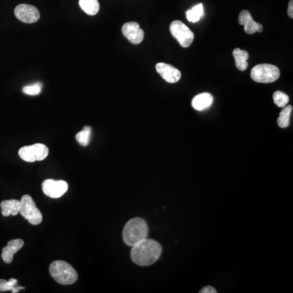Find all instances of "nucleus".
Masks as SVG:
<instances>
[{
	"label": "nucleus",
	"mask_w": 293,
	"mask_h": 293,
	"mask_svg": "<svg viewBox=\"0 0 293 293\" xmlns=\"http://www.w3.org/2000/svg\"><path fill=\"white\" fill-rule=\"evenodd\" d=\"M49 272L59 284L70 285L79 279L76 270L70 264L64 261H55L50 265Z\"/></svg>",
	"instance_id": "obj_3"
},
{
	"label": "nucleus",
	"mask_w": 293,
	"mask_h": 293,
	"mask_svg": "<svg viewBox=\"0 0 293 293\" xmlns=\"http://www.w3.org/2000/svg\"><path fill=\"white\" fill-rule=\"evenodd\" d=\"M233 56L236 61V68L240 71H245L247 70L249 64L248 59L250 57V54L247 51L236 48L233 51Z\"/></svg>",
	"instance_id": "obj_16"
},
{
	"label": "nucleus",
	"mask_w": 293,
	"mask_h": 293,
	"mask_svg": "<svg viewBox=\"0 0 293 293\" xmlns=\"http://www.w3.org/2000/svg\"><path fill=\"white\" fill-rule=\"evenodd\" d=\"M18 154L25 162H41L48 156L49 149L45 144L35 143L33 145L22 147L19 150Z\"/></svg>",
	"instance_id": "obj_6"
},
{
	"label": "nucleus",
	"mask_w": 293,
	"mask_h": 293,
	"mask_svg": "<svg viewBox=\"0 0 293 293\" xmlns=\"http://www.w3.org/2000/svg\"><path fill=\"white\" fill-rule=\"evenodd\" d=\"M293 111V106L289 105L283 108V110L280 112L279 118H278V125L280 128H287L290 125V116Z\"/></svg>",
	"instance_id": "obj_19"
},
{
	"label": "nucleus",
	"mask_w": 293,
	"mask_h": 293,
	"mask_svg": "<svg viewBox=\"0 0 293 293\" xmlns=\"http://www.w3.org/2000/svg\"><path fill=\"white\" fill-rule=\"evenodd\" d=\"M288 15L290 18H293V0H290L289 3V8H288Z\"/></svg>",
	"instance_id": "obj_25"
},
{
	"label": "nucleus",
	"mask_w": 293,
	"mask_h": 293,
	"mask_svg": "<svg viewBox=\"0 0 293 293\" xmlns=\"http://www.w3.org/2000/svg\"><path fill=\"white\" fill-rule=\"evenodd\" d=\"M17 285V280L15 279H11L7 281L4 279H0V293L1 292L12 291V293H18L19 290L25 289L22 287L16 288Z\"/></svg>",
	"instance_id": "obj_20"
},
{
	"label": "nucleus",
	"mask_w": 293,
	"mask_h": 293,
	"mask_svg": "<svg viewBox=\"0 0 293 293\" xmlns=\"http://www.w3.org/2000/svg\"><path fill=\"white\" fill-rule=\"evenodd\" d=\"M187 20L189 22L196 23L197 21L201 20V17L204 16V7L202 3L197 4L195 7H192V9L188 10L186 12Z\"/></svg>",
	"instance_id": "obj_18"
},
{
	"label": "nucleus",
	"mask_w": 293,
	"mask_h": 293,
	"mask_svg": "<svg viewBox=\"0 0 293 293\" xmlns=\"http://www.w3.org/2000/svg\"><path fill=\"white\" fill-rule=\"evenodd\" d=\"M213 103V97L209 93H201L192 99V106L197 111H203L209 109Z\"/></svg>",
	"instance_id": "obj_14"
},
{
	"label": "nucleus",
	"mask_w": 293,
	"mask_h": 293,
	"mask_svg": "<svg viewBox=\"0 0 293 293\" xmlns=\"http://www.w3.org/2000/svg\"><path fill=\"white\" fill-rule=\"evenodd\" d=\"M42 84L36 83V84H31V85H26L23 88V92L28 95H40L42 91Z\"/></svg>",
	"instance_id": "obj_23"
},
{
	"label": "nucleus",
	"mask_w": 293,
	"mask_h": 293,
	"mask_svg": "<svg viewBox=\"0 0 293 293\" xmlns=\"http://www.w3.org/2000/svg\"><path fill=\"white\" fill-rule=\"evenodd\" d=\"M169 30L171 35L178 40L182 47H188L194 41V34L182 21H173L171 23Z\"/></svg>",
	"instance_id": "obj_7"
},
{
	"label": "nucleus",
	"mask_w": 293,
	"mask_h": 293,
	"mask_svg": "<svg viewBox=\"0 0 293 293\" xmlns=\"http://www.w3.org/2000/svg\"><path fill=\"white\" fill-rule=\"evenodd\" d=\"M148 236V224L141 217L129 220L123 229V240L126 245L131 247L147 239Z\"/></svg>",
	"instance_id": "obj_2"
},
{
	"label": "nucleus",
	"mask_w": 293,
	"mask_h": 293,
	"mask_svg": "<svg viewBox=\"0 0 293 293\" xmlns=\"http://www.w3.org/2000/svg\"><path fill=\"white\" fill-rule=\"evenodd\" d=\"M79 6L84 12L90 16L97 14L99 11L98 0H79Z\"/></svg>",
	"instance_id": "obj_17"
},
{
	"label": "nucleus",
	"mask_w": 293,
	"mask_h": 293,
	"mask_svg": "<svg viewBox=\"0 0 293 293\" xmlns=\"http://www.w3.org/2000/svg\"><path fill=\"white\" fill-rule=\"evenodd\" d=\"M14 13L16 18L24 23H35L40 18V11L37 7L32 5H18L15 8Z\"/></svg>",
	"instance_id": "obj_9"
},
{
	"label": "nucleus",
	"mask_w": 293,
	"mask_h": 293,
	"mask_svg": "<svg viewBox=\"0 0 293 293\" xmlns=\"http://www.w3.org/2000/svg\"><path fill=\"white\" fill-rule=\"evenodd\" d=\"M42 192L44 194L51 198H60L65 194L69 189V185L65 181H56L53 179H46L42 182Z\"/></svg>",
	"instance_id": "obj_8"
},
{
	"label": "nucleus",
	"mask_w": 293,
	"mask_h": 293,
	"mask_svg": "<svg viewBox=\"0 0 293 293\" xmlns=\"http://www.w3.org/2000/svg\"><path fill=\"white\" fill-rule=\"evenodd\" d=\"M162 248L159 243L150 239H145L132 247V261L141 266L154 264L162 255Z\"/></svg>",
	"instance_id": "obj_1"
},
{
	"label": "nucleus",
	"mask_w": 293,
	"mask_h": 293,
	"mask_svg": "<svg viewBox=\"0 0 293 293\" xmlns=\"http://www.w3.org/2000/svg\"><path fill=\"white\" fill-rule=\"evenodd\" d=\"M250 76L254 82L260 84H270L279 79L280 71L275 65L262 64L252 68Z\"/></svg>",
	"instance_id": "obj_4"
},
{
	"label": "nucleus",
	"mask_w": 293,
	"mask_h": 293,
	"mask_svg": "<svg viewBox=\"0 0 293 293\" xmlns=\"http://www.w3.org/2000/svg\"><path fill=\"white\" fill-rule=\"evenodd\" d=\"M1 207V212L2 216L8 217L10 215L18 214L20 212V207H21V201L18 200H7V201H2L0 203Z\"/></svg>",
	"instance_id": "obj_15"
},
{
	"label": "nucleus",
	"mask_w": 293,
	"mask_h": 293,
	"mask_svg": "<svg viewBox=\"0 0 293 293\" xmlns=\"http://www.w3.org/2000/svg\"><path fill=\"white\" fill-rule=\"evenodd\" d=\"M201 293H216L217 291L215 290V289H213L212 287L211 286H207L206 288H204L201 291H200Z\"/></svg>",
	"instance_id": "obj_24"
},
{
	"label": "nucleus",
	"mask_w": 293,
	"mask_h": 293,
	"mask_svg": "<svg viewBox=\"0 0 293 293\" xmlns=\"http://www.w3.org/2000/svg\"><path fill=\"white\" fill-rule=\"evenodd\" d=\"M24 246V241L21 239L10 240L6 247L2 249V258L5 263L10 264L13 260L15 254Z\"/></svg>",
	"instance_id": "obj_13"
},
{
	"label": "nucleus",
	"mask_w": 293,
	"mask_h": 293,
	"mask_svg": "<svg viewBox=\"0 0 293 293\" xmlns=\"http://www.w3.org/2000/svg\"><path fill=\"white\" fill-rule=\"evenodd\" d=\"M156 70L167 83L175 84L180 80L181 72L172 65L166 63H158L156 65Z\"/></svg>",
	"instance_id": "obj_11"
},
{
	"label": "nucleus",
	"mask_w": 293,
	"mask_h": 293,
	"mask_svg": "<svg viewBox=\"0 0 293 293\" xmlns=\"http://www.w3.org/2000/svg\"><path fill=\"white\" fill-rule=\"evenodd\" d=\"M239 23L244 26V30L248 35H253L256 32H261L263 30V26L261 24L256 23L251 17L250 12L247 10H244L240 12L239 16Z\"/></svg>",
	"instance_id": "obj_12"
},
{
	"label": "nucleus",
	"mask_w": 293,
	"mask_h": 293,
	"mask_svg": "<svg viewBox=\"0 0 293 293\" xmlns=\"http://www.w3.org/2000/svg\"><path fill=\"white\" fill-rule=\"evenodd\" d=\"M123 34L129 42L133 44H139L144 38V32L137 22H127L122 29Z\"/></svg>",
	"instance_id": "obj_10"
},
{
	"label": "nucleus",
	"mask_w": 293,
	"mask_h": 293,
	"mask_svg": "<svg viewBox=\"0 0 293 293\" xmlns=\"http://www.w3.org/2000/svg\"><path fill=\"white\" fill-rule=\"evenodd\" d=\"M90 135H91V128L90 126H85L82 131L76 134V139L78 143L82 146H87L90 143Z\"/></svg>",
	"instance_id": "obj_21"
},
{
	"label": "nucleus",
	"mask_w": 293,
	"mask_h": 293,
	"mask_svg": "<svg viewBox=\"0 0 293 293\" xmlns=\"http://www.w3.org/2000/svg\"><path fill=\"white\" fill-rule=\"evenodd\" d=\"M273 99H274V103L279 108H284L289 104V95L282 91H279V90L274 93Z\"/></svg>",
	"instance_id": "obj_22"
},
{
	"label": "nucleus",
	"mask_w": 293,
	"mask_h": 293,
	"mask_svg": "<svg viewBox=\"0 0 293 293\" xmlns=\"http://www.w3.org/2000/svg\"><path fill=\"white\" fill-rule=\"evenodd\" d=\"M20 213L26 218L30 224L37 226L42 222V214L37 208L35 201L30 195H25L21 197Z\"/></svg>",
	"instance_id": "obj_5"
}]
</instances>
